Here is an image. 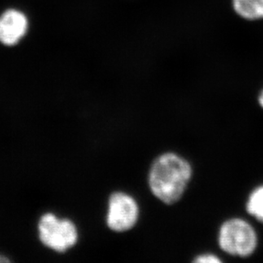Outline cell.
<instances>
[{
  "instance_id": "1",
  "label": "cell",
  "mask_w": 263,
  "mask_h": 263,
  "mask_svg": "<svg viewBox=\"0 0 263 263\" xmlns=\"http://www.w3.org/2000/svg\"><path fill=\"white\" fill-rule=\"evenodd\" d=\"M194 175L191 163L179 154L167 152L157 157L149 171L152 194L164 204L181 200Z\"/></svg>"
},
{
  "instance_id": "2",
  "label": "cell",
  "mask_w": 263,
  "mask_h": 263,
  "mask_svg": "<svg viewBox=\"0 0 263 263\" xmlns=\"http://www.w3.org/2000/svg\"><path fill=\"white\" fill-rule=\"evenodd\" d=\"M217 242L225 253L246 258L252 256L258 247V234L249 221L240 217H232L219 228Z\"/></svg>"
},
{
  "instance_id": "3",
  "label": "cell",
  "mask_w": 263,
  "mask_h": 263,
  "mask_svg": "<svg viewBox=\"0 0 263 263\" xmlns=\"http://www.w3.org/2000/svg\"><path fill=\"white\" fill-rule=\"evenodd\" d=\"M40 238L45 246L58 252H65L74 246L78 231L68 219H58L54 214H45L39 222Z\"/></svg>"
},
{
  "instance_id": "4",
  "label": "cell",
  "mask_w": 263,
  "mask_h": 263,
  "mask_svg": "<svg viewBox=\"0 0 263 263\" xmlns=\"http://www.w3.org/2000/svg\"><path fill=\"white\" fill-rule=\"evenodd\" d=\"M139 207L130 195L117 192L110 197L107 226L115 232L128 231L137 224Z\"/></svg>"
},
{
  "instance_id": "5",
  "label": "cell",
  "mask_w": 263,
  "mask_h": 263,
  "mask_svg": "<svg viewBox=\"0 0 263 263\" xmlns=\"http://www.w3.org/2000/svg\"><path fill=\"white\" fill-rule=\"evenodd\" d=\"M27 15L16 9H7L0 13V45L12 47L20 43L28 30Z\"/></svg>"
},
{
  "instance_id": "6",
  "label": "cell",
  "mask_w": 263,
  "mask_h": 263,
  "mask_svg": "<svg viewBox=\"0 0 263 263\" xmlns=\"http://www.w3.org/2000/svg\"><path fill=\"white\" fill-rule=\"evenodd\" d=\"M232 7L245 20H263V0H232Z\"/></svg>"
},
{
  "instance_id": "7",
  "label": "cell",
  "mask_w": 263,
  "mask_h": 263,
  "mask_svg": "<svg viewBox=\"0 0 263 263\" xmlns=\"http://www.w3.org/2000/svg\"><path fill=\"white\" fill-rule=\"evenodd\" d=\"M246 210L250 216L263 224V184L252 189L246 199Z\"/></svg>"
},
{
  "instance_id": "8",
  "label": "cell",
  "mask_w": 263,
  "mask_h": 263,
  "mask_svg": "<svg viewBox=\"0 0 263 263\" xmlns=\"http://www.w3.org/2000/svg\"><path fill=\"white\" fill-rule=\"evenodd\" d=\"M194 261L197 263H220L222 261L215 254L207 252V253L199 254L195 256Z\"/></svg>"
},
{
  "instance_id": "9",
  "label": "cell",
  "mask_w": 263,
  "mask_h": 263,
  "mask_svg": "<svg viewBox=\"0 0 263 263\" xmlns=\"http://www.w3.org/2000/svg\"><path fill=\"white\" fill-rule=\"evenodd\" d=\"M257 100H258L259 106H260V107H261L263 109V89H261V91L259 92L258 98H257Z\"/></svg>"
},
{
  "instance_id": "10",
  "label": "cell",
  "mask_w": 263,
  "mask_h": 263,
  "mask_svg": "<svg viewBox=\"0 0 263 263\" xmlns=\"http://www.w3.org/2000/svg\"><path fill=\"white\" fill-rule=\"evenodd\" d=\"M10 261L7 257H5V256H1L0 255V262H9Z\"/></svg>"
}]
</instances>
